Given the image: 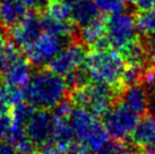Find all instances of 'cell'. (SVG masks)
<instances>
[{
    "mask_svg": "<svg viewBox=\"0 0 155 154\" xmlns=\"http://www.w3.org/2000/svg\"><path fill=\"white\" fill-rule=\"evenodd\" d=\"M120 102L138 116L146 113L150 108L148 92L143 84H134L125 87L119 94Z\"/></svg>",
    "mask_w": 155,
    "mask_h": 154,
    "instance_id": "7c38bea8",
    "label": "cell"
},
{
    "mask_svg": "<svg viewBox=\"0 0 155 154\" xmlns=\"http://www.w3.org/2000/svg\"><path fill=\"white\" fill-rule=\"evenodd\" d=\"M24 4L27 6V8L32 10H42L45 8L49 0H23Z\"/></svg>",
    "mask_w": 155,
    "mask_h": 154,
    "instance_id": "f546056e",
    "label": "cell"
},
{
    "mask_svg": "<svg viewBox=\"0 0 155 154\" xmlns=\"http://www.w3.org/2000/svg\"><path fill=\"white\" fill-rule=\"evenodd\" d=\"M139 116L126 107L124 103L114 102L103 115V125L109 137L116 141H125L131 135Z\"/></svg>",
    "mask_w": 155,
    "mask_h": 154,
    "instance_id": "8992f818",
    "label": "cell"
},
{
    "mask_svg": "<svg viewBox=\"0 0 155 154\" xmlns=\"http://www.w3.org/2000/svg\"><path fill=\"white\" fill-rule=\"evenodd\" d=\"M135 146L125 143V141L107 142L102 147L93 152V154H136Z\"/></svg>",
    "mask_w": 155,
    "mask_h": 154,
    "instance_id": "7402d4cb",
    "label": "cell"
},
{
    "mask_svg": "<svg viewBox=\"0 0 155 154\" xmlns=\"http://www.w3.org/2000/svg\"><path fill=\"white\" fill-rule=\"evenodd\" d=\"M66 84L68 87V91H75L87 84L88 82H91L88 74L85 70V68H79L77 70H75L73 73H70L69 75L65 77Z\"/></svg>",
    "mask_w": 155,
    "mask_h": 154,
    "instance_id": "cb8c5ba5",
    "label": "cell"
},
{
    "mask_svg": "<svg viewBox=\"0 0 155 154\" xmlns=\"http://www.w3.org/2000/svg\"><path fill=\"white\" fill-rule=\"evenodd\" d=\"M43 33L41 18L34 13H27L22 21L10 30V40L18 49H26Z\"/></svg>",
    "mask_w": 155,
    "mask_h": 154,
    "instance_id": "30bf717a",
    "label": "cell"
},
{
    "mask_svg": "<svg viewBox=\"0 0 155 154\" xmlns=\"http://www.w3.org/2000/svg\"><path fill=\"white\" fill-rule=\"evenodd\" d=\"M53 121L52 116L48 110L36 109L33 111L30 119L25 125L26 135L33 146L42 147L45 145L52 137Z\"/></svg>",
    "mask_w": 155,
    "mask_h": 154,
    "instance_id": "9c48e42d",
    "label": "cell"
},
{
    "mask_svg": "<svg viewBox=\"0 0 155 154\" xmlns=\"http://www.w3.org/2000/svg\"><path fill=\"white\" fill-rule=\"evenodd\" d=\"M70 41L43 32L30 47L24 49L26 58L34 66H45L60 52V50Z\"/></svg>",
    "mask_w": 155,
    "mask_h": 154,
    "instance_id": "52a82bcc",
    "label": "cell"
},
{
    "mask_svg": "<svg viewBox=\"0 0 155 154\" xmlns=\"http://www.w3.org/2000/svg\"><path fill=\"white\" fill-rule=\"evenodd\" d=\"M120 53L125 59L126 65L146 66V62L148 60L145 43L139 41L138 38L133 43H130L128 47H126Z\"/></svg>",
    "mask_w": 155,
    "mask_h": 154,
    "instance_id": "ac0fdd59",
    "label": "cell"
},
{
    "mask_svg": "<svg viewBox=\"0 0 155 154\" xmlns=\"http://www.w3.org/2000/svg\"><path fill=\"white\" fill-rule=\"evenodd\" d=\"M128 1L138 12L155 8V0H128Z\"/></svg>",
    "mask_w": 155,
    "mask_h": 154,
    "instance_id": "4316f807",
    "label": "cell"
},
{
    "mask_svg": "<svg viewBox=\"0 0 155 154\" xmlns=\"http://www.w3.org/2000/svg\"><path fill=\"white\" fill-rule=\"evenodd\" d=\"M0 99H2L9 105L14 107L18 103L24 102V100H25L24 89L14 87V86L7 85L5 83H1L0 84Z\"/></svg>",
    "mask_w": 155,
    "mask_h": 154,
    "instance_id": "603a6c76",
    "label": "cell"
},
{
    "mask_svg": "<svg viewBox=\"0 0 155 154\" xmlns=\"http://www.w3.org/2000/svg\"><path fill=\"white\" fill-rule=\"evenodd\" d=\"M130 137L133 145L140 149L143 154H155V116L143 115Z\"/></svg>",
    "mask_w": 155,
    "mask_h": 154,
    "instance_id": "8fae6325",
    "label": "cell"
},
{
    "mask_svg": "<svg viewBox=\"0 0 155 154\" xmlns=\"http://www.w3.org/2000/svg\"><path fill=\"white\" fill-rule=\"evenodd\" d=\"M65 154H91V150L81 142H74L66 150Z\"/></svg>",
    "mask_w": 155,
    "mask_h": 154,
    "instance_id": "484cf974",
    "label": "cell"
},
{
    "mask_svg": "<svg viewBox=\"0 0 155 154\" xmlns=\"http://www.w3.org/2000/svg\"><path fill=\"white\" fill-rule=\"evenodd\" d=\"M19 57H22V55L18 50V48L10 40L0 50V74L6 72Z\"/></svg>",
    "mask_w": 155,
    "mask_h": 154,
    "instance_id": "44dd1931",
    "label": "cell"
},
{
    "mask_svg": "<svg viewBox=\"0 0 155 154\" xmlns=\"http://www.w3.org/2000/svg\"><path fill=\"white\" fill-rule=\"evenodd\" d=\"M10 111H12L10 105L7 102H5L2 99H0V118L9 116L10 115Z\"/></svg>",
    "mask_w": 155,
    "mask_h": 154,
    "instance_id": "d6a6232c",
    "label": "cell"
},
{
    "mask_svg": "<svg viewBox=\"0 0 155 154\" xmlns=\"http://www.w3.org/2000/svg\"><path fill=\"white\" fill-rule=\"evenodd\" d=\"M84 68L92 82L108 85L121 93L126 61L119 51L109 47L92 49L87 52Z\"/></svg>",
    "mask_w": 155,
    "mask_h": 154,
    "instance_id": "7a4b0ae2",
    "label": "cell"
},
{
    "mask_svg": "<svg viewBox=\"0 0 155 154\" xmlns=\"http://www.w3.org/2000/svg\"><path fill=\"white\" fill-rule=\"evenodd\" d=\"M44 14L48 16L62 22H73L70 8L66 0H49L44 8Z\"/></svg>",
    "mask_w": 155,
    "mask_h": 154,
    "instance_id": "d6986e66",
    "label": "cell"
},
{
    "mask_svg": "<svg viewBox=\"0 0 155 154\" xmlns=\"http://www.w3.org/2000/svg\"><path fill=\"white\" fill-rule=\"evenodd\" d=\"M81 42L92 49L108 48L105 40V23L102 17L81 27Z\"/></svg>",
    "mask_w": 155,
    "mask_h": 154,
    "instance_id": "2e32d148",
    "label": "cell"
},
{
    "mask_svg": "<svg viewBox=\"0 0 155 154\" xmlns=\"http://www.w3.org/2000/svg\"><path fill=\"white\" fill-rule=\"evenodd\" d=\"M23 0H0V26L12 30L27 14Z\"/></svg>",
    "mask_w": 155,
    "mask_h": 154,
    "instance_id": "5bb4252c",
    "label": "cell"
},
{
    "mask_svg": "<svg viewBox=\"0 0 155 154\" xmlns=\"http://www.w3.org/2000/svg\"><path fill=\"white\" fill-rule=\"evenodd\" d=\"M0 154H22L10 142L0 141Z\"/></svg>",
    "mask_w": 155,
    "mask_h": 154,
    "instance_id": "4dcf8cb0",
    "label": "cell"
},
{
    "mask_svg": "<svg viewBox=\"0 0 155 154\" xmlns=\"http://www.w3.org/2000/svg\"><path fill=\"white\" fill-rule=\"evenodd\" d=\"M69 120L78 141L86 145L92 152L99 150L109 141V135L103 121L99 116L82 107H73Z\"/></svg>",
    "mask_w": 155,
    "mask_h": 154,
    "instance_id": "3957f363",
    "label": "cell"
},
{
    "mask_svg": "<svg viewBox=\"0 0 155 154\" xmlns=\"http://www.w3.org/2000/svg\"><path fill=\"white\" fill-rule=\"evenodd\" d=\"M67 93L65 78L45 68L32 73L24 87L26 102L40 110H52L65 101Z\"/></svg>",
    "mask_w": 155,
    "mask_h": 154,
    "instance_id": "6da1fadb",
    "label": "cell"
},
{
    "mask_svg": "<svg viewBox=\"0 0 155 154\" xmlns=\"http://www.w3.org/2000/svg\"><path fill=\"white\" fill-rule=\"evenodd\" d=\"M27 58L19 57L6 72L1 74L2 83L7 85L24 89L32 75V66Z\"/></svg>",
    "mask_w": 155,
    "mask_h": 154,
    "instance_id": "9a60e30c",
    "label": "cell"
},
{
    "mask_svg": "<svg viewBox=\"0 0 155 154\" xmlns=\"http://www.w3.org/2000/svg\"><path fill=\"white\" fill-rule=\"evenodd\" d=\"M136 17L137 30L144 36H150L155 33V8L139 12Z\"/></svg>",
    "mask_w": 155,
    "mask_h": 154,
    "instance_id": "ffe728a7",
    "label": "cell"
},
{
    "mask_svg": "<svg viewBox=\"0 0 155 154\" xmlns=\"http://www.w3.org/2000/svg\"><path fill=\"white\" fill-rule=\"evenodd\" d=\"M10 126H12L10 115L0 118V141H4L6 137H8Z\"/></svg>",
    "mask_w": 155,
    "mask_h": 154,
    "instance_id": "83f0119b",
    "label": "cell"
},
{
    "mask_svg": "<svg viewBox=\"0 0 155 154\" xmlns=\"http://www.w3.org/2000/svg\"><path fill=\"white\" fill-rule=\"evenodd\" d=\"M95 2L101 13L111 15L125 10L128 0H95Z\"/></svg>",
    "mask_w": 155,
    "mask_h": 154,
    "instance_id": "d4e9b609",
    "label": "cell"
},
{
    "mask_svg": "<svg viewBox=\"0 0 155 154\" xmlns=\"http://www.w3.org/2000/svg\"><path fill=\"white\" fill-rule=\"evenodd\" d=\"M105 23V40L109 48L121 52L130 43L137 40L136 17L127 10L109 15Z\"/></svg>",
    "mask_w": 155,
    "mask_h": 154,
    "instance_id": "5b68a950",
    "label": "cell"
},
{
    "mask_svg": "<svg viewBox=\"0 0 155 154\" xmlns=\"http://www.w3.org/2000/svg\"><path fill=\"white\" fill-rule=\"evenodd\" d=\"M148 87H150V91H147L148 92V103H150V108H151L153 115L155 116V78L148 85Z\"/></svg>",
    "mask_w": 155,
    "mask_h": 154,
    "instance_id": "1f68e13d",
    "label": "cell"
},
{
    "mask_svg": "<svg viewBox=\"0 0 155 154\" xmlns=\"http://www.w3.org/2000/svg\"><path fill=\"white\" fill-rule=\"evenodd\" d=\"M145 43V47L148 55V60H151L152 64L155 65V33L147 36V41Z\"/></svg>",
    "mask_w": 155,
    "mask_h": 154,
    "instance_id": "f1b7e54d",
    "label": "cell"
},
{
    "mask_svg": "<svg viewBox=\"0 0 155 154\" xmlns=\"http://www.w3.org/2000/svg\"><path fill=\"white\" fill-rule=\"evenodd\" d=\"M119 95L116 90L96 82H88L77 90L71 91V101L75 105L87 109L96 116H103Z\"/></svg>",
    "mask_w": 155,
    "mask_h": 154,
    "instance_id": "277c9868",
    "label": "cell"
},
{
    "mask_svg": "<svg viewBox=\"0 0 155 154\" xmlns=\"http://www.w3.org/2000/svg\"><path fill=\"white\" fill-rule=\"evenodd\" d=\"M66 1L70 8L71 21L75 25H78L79 27L101 17V12L95 0H66Z\"/></svg>",
    "mask_w": 155,
    "mask_h": 154,
    "instance_id": "4fadbf2b",
    "label": "cell"
},
{
    "mask_svg": "<svg viewBox=\"0 0 155 154\" xmlns=\"http://www.w3.org/2000/svg\"><path fill=\"white\" fill-rule=\"evenodd\" d=\"M86 55L87 51L85 44L81 41L73 40L61 49L60 52L51 60V62L48 66L52 72L66 77L70 73L82 68L85 62Z\"/></svg>",
    "mask_w": 155,
    "mask_h": 154,
    "instance_id": "ba28073f",
    "label": "cell"
},
{
    "mask_svg": "<svg viewBox=\"0 0 155 154\" xmlns=\"http://www.w3.org/2000/svg\"><path fill=\"white\" fill-rule=\"evenodd\" d=\"M40 18H41V25H42L43 32L60 36L67 41L75 40L76 28H75V24L73 22L58 21V19L48 16L47 14L41 15Z\"/></svg>",
    "mask_w": 155,
    "mask_h": 154,
    "instance_id": "e0dca14e",
    "label": "cell"
}]
</instances>
